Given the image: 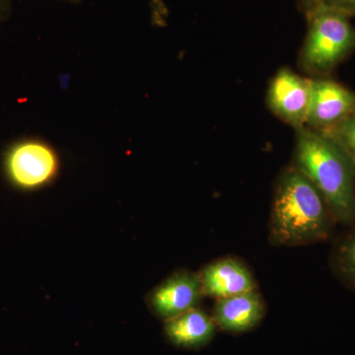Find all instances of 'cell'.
Here are the masks:
<instances>
[{"mask_svg":"<svg viewBox=\"0 0 355 355\" xmlns=\"http://www.w3.org/2000/svg\"><path fill=\"white\" fill-rule=\"evenodd\" d=\"M331 210L316 186L295 167L279 178L273 198L270 237L279 246H302L326 239Z\"/></svg>","mask_w":355,"mask_h":355,"instance_id":"obj_1","label":"cell"},{"mask_svg":"<svg viewBox=\"0 0 355 355\" xmlns=\"http://www.w3.org/2000/svg\"><path fill=\"white\" fill-rule=\"evenodd\" d=\"M295 164L323 195L338 221H354L355 166L335 141L323 133L298 128Z\"/></svg>","mask_w":355,"mask_h":355,"instance_id":"obj_2","label":"cell"},{"mask_svg":"<svg viewBox=\"0 0 355 355\" xmlns=\"http://www.w3.org/2000/svg\"><path fill=\"white\" fill-rule=\"evenodd\" d=\"M307 13L309 26L302 50L303 64L313 71H328L354 46V28L347 13L324 3Z\"/></svg>","mask_w":355,"mask_h":355,"instance_id":"obj_3","label":"cell"},{"mask_svg":"<svg viewBox=\"0 0 355 355\" xmlns=\"http://www.w3.org/2000/svg\"><path fill=\"white\" fill-rule=\"evenodd\" d=\"M60 167V156L55 147L40 139L15 142L4 157L6 176L20 190H39L48 186L55 181Z\"/></svg>","mask_w":355,"mask_h":355,"instance_id":"obj_4","label":"cell"},{"mask_svg":"<svg viewBox=\"0 0 355 355\" xmlns=\"http://www.w3.org/2000/svg\"><path fill=\"white\" fill-rule=\"evenodd\" d=\"M312 80L282 69L273 77L268 103L275 114L297 128L304 127L309 114Z\"/></svg>","mask_w":355,"mask_h":355,"instance_id":"obj_5","label":"cell"},{"mask_svg":"<svg viewBox=\"0 0 355 355\" xmlns=\"http://www.w3.org/2000/svg\"><path fill=\"white\" fill-rule=\"evenodd\" d=\"M203 295L200 275L179 272L168 277L149 295V305L162 319H172L198 308Z\"/></svg>","mask_w":355,"mask_h":355,"instance_id":"obj_6","label":"cell"},{"mask_svg":"<svg viewBox=\"0 0 355 355\" xmlns=\"http://www.w3.org/2000/svg\"><path fill=\"white\" fill-rule=\"evenodd\" d=\"M355 113V95L349 89L330 80H312L307 123L322 130Z\"/></svg>","mask_w":355,"mask_h":355,"instance_id":"obj_7","label":"cell"},{"mask_svg":"<svg viewBox=\"0 0 355 355\" xmlns=\"http://www.w3.org/2000/svg\"><path fill=\"white\" fill-rule=\"evenodd\" d=\"M198 275L203 294L216 299L256 291L251 270L241 261L231 257L212 261Z\"/></svg>","mask_w":355,"mask_h":355,"instance_id":"obj_8","label":"cell"},{"mask_svg":"<svg viewBox=\"0 0 355 355\" xmlns=\"http://www.w3.org/2000/svg\"><path fill=\"white\" fill-rule=\"evenodd\" d=\"M265 315L263 299L257 291L217 299L214 320L216 326L228 333L240 334L254 329Z\"/></svg>","mask_w":355,"mask_h":355,"instance_id":"obj_9","label":"cell"},{"mask_svg":"<svg viewBox=\"0 0 355 355\" xmlns=\"http://www.w3.org/2000/svg\"><path fill=\"white\" fill-rule=\"evenodd\" d=\"M214 318L205 311L195 309L167 320L165 334L178 347L196 349L209 343L216 335Z\"/></svg>","mask_w":355,"mask_h":355,"instance_id":"obj_10","label":"cell"},{"mask_svg":"<svg viewBox=\"0 0 355 355\" xmlns=\"http://www.w3.org/2000/svg\"><path fill=\"white\" fill-rule=\"evenodd\" d=\"M323 135L335 141L355 166V113L333 127L323 130Z\"/></svg>","mask_w":355,"mask_h":355,"instance_id":"obj_11","label":"cell"},{"mask_svg":"<svg viewBox=\"0 0 355 355\" xmlns=\"http://www.w3.org/2000/svg\"><path fill=\"white\" fill-rule=\"evenodd\" d=\"M338 266L343 277L355 286V235L340 247Z\"/></svg>","mask_w":355,"mask_h":355,"instance_id":"obj_12","label":"cell"},{"mask_svg":"<svg viewBox=\"0 0 355 355\" xmlns=\"http://www.w3.org/2000/svg\"><path fill=\"white\" fill-rule=\"evenodd\" d=\"M322 3L338 9L349 16L355 14V0H323Z\"/></svg>","mask_w":355,"mask_h":355,"instance_id":"obj_13","label":"cell"},{"mask_svg":"<svg viewBox=\"0 0 355 355\" xmlns=\"http://www.w3.org/2000/svg\"><path fill=\"white\" fill-rule=\"evenodd\" d=\"M12 3L11 0H0V23L6 21L10 15Z\"/></svg>","mask_w":355,"mask_h":355,"instance_id":"obj_14","label":"cell"},{"mask_svg":"<svg viewBox=\"0 0 355 355\" xmlns=\"http://www.w3.org/2000/svg\"><path fill=\"white\" fill-rule=\"evenodd\" d=\"M303 4H304L306 7V10H311V9L314 8L315 6H319L323 2V0H302Z\"/></svg>","mask_w":355,"mask_h":355,"instance_id":"obj_15","label":"cell"},{"mask_svg":"<svg viewBox=\"0 0 355 355\" xmlns=\"http://www.w3.org/2000/svg\"><path fill=\"white\" fill-rule=\"evenodd\" d=\"M64 1H69V2H80L81 0H64Z\"/></svg>","mask_w":355,"mask_h":355,"instance_id":"obj_16","label":"cell"}]
</instances>
